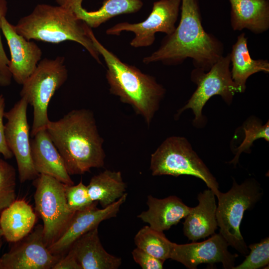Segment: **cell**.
<instances>
[{
    "mask_svg": "<svg viewBox=\"0 0 269 269\" xmlns=\"http://www.w3.org/2000/svg\"><path fill=\"white\" fill-rule=\"evenodd\" d=\"M248 248L250 253L245 260L233 269H258L269 263V238L263 239L257 243L251 244Z\"/></svg>",
    "mask_w": 269,
    "mask_h": 269,
    "instance_id": "cell-28",
    "label": "cell"
},
{
    "mask_svg": "<svg viewBox=\"0 0 269 269\" xmlns=\"http://www.w3.org/2000/svg\"><path fill=\"white\" fill-rule=\"evenodd\" d=\"M65 60L63 56L41 60L34 72L22 85L20 97L33 107L30 133L32 137L41 130L46 129L50 121L47 113L50 101L68 78Z\"/></svg>",
    "mask_w": 269,
    "mask_h": 269,
    "instance_id": "cell-7",
    "label": "cell"
},
{
    "mask_svg": "<svg viewBox=\"0 0 269 269\" xmlns=\"http://www.w3.org/2000/svg\"><path fill=\"white\" fill-rule=\"evenodd\" d=\"M16 181L15 168L0 158V212L15 200Z\"/></svg>",
    "mask_w": 269,
    "mask_h": 269,
    "instance_id": "cell-27",
    "label": "cell"
},
{
    "mask_svg": "<svg viewBox=\"0 0 269 269\" xmlns=\"http://www.w3.org/2000/svg\"><path fill=\"white\" fill-rule=\"evenodd\" d=\"M0 28L10 53L9 71L16 83L22 85L41 60L42 50L35 42L18 34L5 16L1 20Z\"/></svg>",
    "mask_w": 269,
    "mask_h": 269,
    "instance_id": "cell-15",
    "label": "cell"
},
{
    "mask_svg": "<svg viewBox=\"0 0 269 269\" xmlns=\"http://www.w3.org/2000/svg\"><path fill=\"white\" fill-rule=\"evenodd\" d=\"M181 0H158L153 2L152 10L148 17L138 23L123 22L107 29L106 34L119 35L122 32L129 31L134 36L130 42L134 48L151 46L154 42L155 34L163 32L168 35L176 28L180 10Z\"/></svg>",
    "mask_w": 269,
    "mask_h": 269,
    "instance_id": "cell-10",
    "label": "cell"
},
{
    "mask_svg": "<svg viewBox=\"0 0 269 269\" xmlns=\"http://www.w3.org/2000/svg\"><path fill=\"white\" fill-rule=\"evenodd\" d=\"M127 195L126 193L116 202L102 209L97 208V202H94L86 208L75 212L61 235L48 247L50 252L55 255H63L83 235L98 227L101 222L116 217Z\"/></svg>",
    "mask_w": 269,
    "mask_h": 269,
    "instance_id": "cell-14",
    "label": "cell"
},
{
    "mask_svg": "<svg viewBox=\"0 0 269 269\" xmlns=\"http://www.w3.org/2000/svg\"><path fill=\"white\" fill-rule=\"evenodd\" d=\"M263 194L260 184L255 179H247L241 184L233 179L231 188L226 193L220 192L217 197L216 218L219 233L229 246L244 255L249 251L241 233V223L245 212L254 207Z\"/></svg>",
    "mask_w": 269,
    "mask_h": 269,
    "instance_id": "cell-6",
    "label": "cell"
},
{
    "mask_svg": "<svg viewBox=\"0 0 269 269\" xmlns=\"http://www.w3.org/2000/svg\"><path fill=\"white\" fill-rule=\"evenodd\" d=\"M64 191L68 207L73 212L84 209L94 202L82 180L75 185L64 184Z\"/></svg>",
    "mask_w": 269,
    "mask_h": 269,
    "instance_id": "cell-29",
    "label": "cell"
},
{
    "mask_svg": "<svg viewBox=\"0 0 269 269\" xmlns=\"http://www.w3.org/2000/svg\"><path fill=\"white\" fill-rule=\"evenodd\" d=\"M28 103L23 98L17 101L4 117L6 144L15 157L20 183L34 180L39 175L31 159L30 132L27 118Z\"/></svg>",
    "mask_w": 269,
    "mask_h": 269,
    "instance_id": "cell-11",
    "label": "cell"
},
{
    "mask_svg": "<svg viewBox=\"0 0 269 269\" xmlns=\"http://www.w3.org/2000/svg\"><path fill=\"white\" fill-rule=\"evenodd\" d=\"M14 26L18 34L29 40L51 43L76 42L101 64L100 55L88 34V25L67 7L38 4L30 13L20 18Z\"/></svg>",
    "mask_w": 269,
    "mask_h": 269,
    "instance_id": "cell-4",
    "label": "cell"
},
{
    "mask_svg": "<svg viewBox=\"0 0 269 269\" xmlns=\"http://www.w3.org/2000/svg\"><path fill=\"white\" fill-rule=\"evenodd\" d=\"M150 169L153 176H193L203 180L217 198L220 193L215 177L184 137L165 139L151 155Z\"/></svg>",
    "mask_w": 269,
    "mask_h": 269,
    "instance_id": "cell-5",
    "label": "cell"
},
{
    "mask_svg": "<svg viewBox=\"0 0 269 269\" xmlns=\"http://www.w3.org/2000/svg\"><path fill=\"white\" fill-rule=\"evenodd\" d=\"M3 236L2 232L0 228V250L1 246V237ZM0 269H1V257L0 256Z\"/></svg>",
    "mask_w": 269,
    "mask_h": 269,
    "instance_id": "cell-34",
    "label": "cell"
},
{
    "mask_svg": "<svg viewBox=\"0 0 269 269\" xmlns=\"http://www.w3.org/2000/svg\"><path fill=\"white\" fill-rule=\"evenodd\" d=\"M134 260L142 269H161L164 261L136 248L132 252Z\"/></svg>",
    "mask_w": 269,
    "mask_h": 269,
    "instance_id": "cell-31",
    "label": "cell"
},
{
    "mask_svg": "<svg viewBox=\"0 0 269 269\" xmlns=\"http://www.w3.org/2000/svg\"><path fill=\"white\" fill-rule=\"evenodd\" d=\"M32 137L30 140L31 155L36 172L54 177L65 184L74 185L46 129L41 130Z\"/></svg>",
    "mask_w": 269,
    "mask_h": 269,
    "instance_id": "cell-16",
    "label": "cell"
},
{
    "mask_svg": "<svg viewBox=\"0 0 269 269\" xmlns=\"http://www.w3.org/2000/svg\"><path fill=\"white\" fill-rule=\"evenodd\" d=\"M62 256L50 252L38 225L1 257V269H53Z\"/></svg>",
    "mask_w": 269,
    "mask_h": 269,
    "instance_id": "cell-12",
    "label": "cell"
},
{
    "mask_svg": "<svg viewBox=\"0 0 269 269\" xmlns=\"http://www.w3.org/2000/svg\"><path fill=\"white\" fill-rule=\"evenodd\" d=\"M146 204L148 209L142 211L137 217L148 223L151 228L160 232L177 224L191 209L176 196L158 199L149 195L147 197Z\"/></svg>",
    "mask_w": 269,
    "mask_h": 269,
    "instance_id": "cell-19",
    "label": "cell"
},
{
    "mask_svg": "<svg viewBox=\"0 0 269 269\" xmlns=\"http://www.w3.org/2000/svg\"><path fill=\"white\" fill-rule=\"evenodd\" d=\"M215 196L209 188L198 194V205L191 207L183 224L184 235L189 240L195 242L215 233L218 228Z\"/></svg>",
    "mask_w": 269,
    "mask_h": 269,
    "instance_id": "cell-18",
    "label": "cell"
},
{
    "mask_svg": "<svg viewBox=\"0 0 269 269\" xmlns=\"http://www.w3.org/2000/svg\"><path fill=\"white\" fill-rule=\"evenodd\" d=\"M53 269H82L73 255L68 251L53 267Z\"/></svg>",
    "mask_w": 269,
    "mask_h": 269,
    "instance_id": "cell-33",
    "label": "cell"
},
{
    "mask_svg": "<svg viewBox=\"0 0 269 269\" xmlns=\"http://www.w3.org/2000/svg\"><path fill=\"white\" fill-rule=\"evenodd\" d=\"M232 29L261 34L269 28V0H229Z\"/></svg>",
    "mask_w": 269,
    "mask_h": 269,
    "instance_id": "cell-20",
    "label": "cell"
},
{
    "mask_svg": "<svg viewBox=\"0 0 269 269\" xmlns=\"http://www.w3.org/2000/svg\"><path fill=\"white\" fill-rule=\"evenodd\" d=\"M98 228L79 238L68 251L73 255L82 269H118L122 259L105 250L99 238Z\"/></svg>",
    "mask_w": 269,
    "mask_h": 269,
    "instance_id": "cell-17",
    "label": "cell"
},
{
    "mask_svg": "<svg viewBox=\"0 0 269 269\" xmlns=\"http://www.w3.org/2000/svg\"><path fill=\"white\" fill-rule=\"evenodd\" d=\"M229 53L221 57L207 71L195 68L191 73V81L197 88L185 106L178 110L176 116L187 109H191L194 115L193 124L195 127H204L206 119L202 110L213 96H220L225 102L230 105L237 93H241L233 81L230 72Z\"/></svg>",
    "mask_w": 269,
    "mask_h": 269,
    "instance_id": "cell-8",
    "label": "cell"
},
{
    "mask_svg": "<svg viewBox=\"0 0 269 269\" xmlns=\"http://www.w3.org/2000/svg\"><path fill=\"white\" fill-rule=\"evenodd\" d=\"M134 242L137 248L158 259L165 261L170 259L173 243L165 237L163 232L145 226L136 234Z\"/></svg>",
    "mask_w": 269,
    "mask_h": 269,
    "instance_id": "cell-25",
    "label": "cell"
},
{
    "mask_svg": "<svg viewBox=\"0 0 269 269\" xmlns=\"http://www.w3.org/2000/svg\"><path fill=\"white\" fill-rule=\"evenodd\" d=\"M7 2L6 0H0V30L1 20L6 16L7 11ZM9 59L4 51L0 33V86L7 87L10 85L12 78L8 68Z\"/></svg>",
    "mask_w": 269,
    "mask_h": 269,
    "instance_id": "cell-30",
    "label": "cell"
},
{
    "mask_svg": "<svg viewBox=\"0 0 269 269\" xmlns=\"http://www.w3.org/2000/svg\"><path fill=\"white\" fill-rule=\"evenodd\" d=\"M33 180L35 211L42 220L44 240L48 247L61 235L75 212L68 207L65 184L41 174Z\"/></svg>",
    "mask_w": 269,
    "mask_h": 269,
    "instance_id": "cell-9",
    "label": "cell"
},
{
    "mask_svg": "<svg viewBox=\"0 0 269 269\" xmlns=\"http://www.w3.org/2000/svg\"><path fill=\"white\" fill-rule=\"evenodd\" d=\"M5 105L4 97L2 94L0 93V153L7 159L11 158L13 155L8 147L5 139L4 125L3 123Z\"/></svg>",
    "mask_w": 269,
    "mask_h": 269,
    "instance_id": "cell-32",
    "label": "cell"
},
{
    "mask_svg": "<svg viewBox=\"0 0 269 269\" xmlns=\"http://www.w3.org/2000/svg\"><path fill=\"white\" fill-rule=\"evenodd\" d=\"M231 77L241 91L245 92L248 78L259 72H269V62L267 60L253 59L250 55L248 46V37L245 33L239 35L233 45L229 53Z\"/></svg>",
    "mask_w": 269,
    "mask_h": 269,
    "instance_id": "cell-23",
    "label": "cell"
},
{
    "mask_svg": "<svg viewBox=\"0 0 269 269\" xmlns=\"http://www.w3.org/2000/svg\"><path fill=\"white\" fill-rule=\"evenodd\" d=\"M36 221L32 206L24 199H15L1 211L0 228L5 240L14 243L31 232Z\"/></svg>",
    "mask_w": 269,
    "mask_h": 269,
    "instance_id": "cell-22",
    "label": "cell"
},
{
    "mask_svg": "<svg viewBox=\"0 0 269 269\" xmlns=\"http://www.w3.org/2000/svg\"><path fill=\"white\" fill-rule=\"evenodd\" d=\"M83 0H61L77 18L91 28H96L117 15L135 13L143 6L141 0H105L100 8L88 11L82 7Z\"/></svg>",
    "mask_w": 269,
    "mask_h": 269,
    "instance_id": "cell-21",
    "label": "cell"
},
{
    "mask_svg": "<svg viewBox=\"0 0 269 269\" xmlns=\"http://www.w3.org/2000/svg\"><path fill=\"white\" fill-rule=\"evenodd\" d=\"M46 130L70 175L104 166V140L90 110H72L58 121H50Z\"/></svg>",
    "mask_w": 269,
    "mask_h": 269,
    "instance_id": "cell-2",
    "label": "cell"
},
{
    "mask_svg": "<svg viewBox=\"0 0 269 269\" xmlns=\"http://www.w3.org/2000/svg\"><path fill=\"white\" fill-rule=\"evenodd\" d=\"M87 186L91 200L97 202L102 208L121 198L127 188L120 171L108 169L93 176Z\"/></svg>",
    "mask_w": 269,
    "mask_h": 269,
    "instance_id": "cell-24",
    "label": "cell"
},
{
    "mask_svg": "<svg viewBox=\"0 0 269 269\" xmlns=\"http://www.w3.org/2000/svg\"><path fill=\"white\" fill-rule=\"evenodd\" d=\"M245 137L240 145L235 149V155L229 162L236 166L238 163L239 158L242 152L250 153V147L257 139L264 138L267 141H269V121L263 125L259 119L255 117L249 118L243 125Z\"/></svg>",
    "mask_w": 269,
    "mask_h": 269,
    "instance_id": "cell-26",
    "label": "cell"
},
{
    "mask_svg": "<svg viewBox=\"0 0 269 269\" xmlns=\"http://www.w3.org/2000/svg\"><path fill=\"white\" fill-rule=\"evenodd\" d=\"M201 18L198 0H181L178 26L143 62L177 65L191 58L195 68L208 71L223 56L224 45L205 30Z\"/></svg>",
    "mask_w": 269,
    "mask_h": 269,
    "instance_id": "cell-1",
    "label": "cell"
},
{
    "mask_svg": "<svg viewBox=\"0 0 269 269\" xmlns=\"http://www.w3.org/2000/svg\"><path fill=\"white\" fill-rule=\"evenodd\" d=\"M87 32L106 65V77L112 94L131 105L149 126L165 94V89L155 78L138 68L122 61L96 38L92 28Z\"/></svg>",
    "mask_w": 269,
    "mask_h": 269,
    "instance_id": "cell-3",
    "label": "cell"
},
{
    "mask_svg": "<svg viewBox=\"0 0 269 269\" xmlns=\"http://www.w3.org/2000/svg\"><path fill=\"white\" fill-rule=\"evenodd\" d=\"M229 245L220 233L214 234L201 242L186 244L173 243L170 259L178 262L187 268L196 269L201 264L221 263L225 269H233L237 254L228 250Z\"/></svg>",
    "mask_w": 269,
    "mask_h": 269,
    "instance_id": "cell-13",
    "label": "cell"
}]
</instances>
